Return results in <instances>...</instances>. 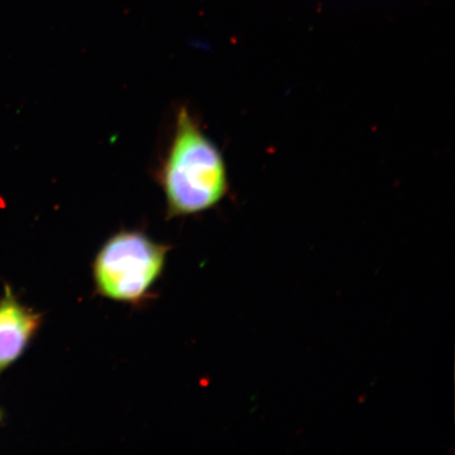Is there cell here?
Here are the masks:
<instances>
[{"label": "cell", "mask_w": 455, "mask_h": 455, "mask_svg": "<svg viewBox=\"0 0 455 455\" xmlns=\"http://www.w3.org/2000/svg\"><path fill=\"white\" fill-rule=\"evenodd\" d=\"M158 180L169 220L207 212L228 191L223 156L187 107L180 108L176 116L172 140Z\"/></svg>", "instance_id": "1"}, {"label": "cell", "mask_w": 455, "mask_h": 455, "mask_svg": "<svg viewBox=\"0 0 455 455\" xmlns=\"http://www.w3.org/2000/svg\"><path fill=\"white\" fill-rule=\"evenodd\" d=\"M170 247L139 230L112 235L95 256L93 277L98 292L122 303L139 304L156 283Z\"/></svg>", "instance_id": "2"}, {"label": "cell", "mask_w": 455, "mask_h": 455, "mask_svg": "<svg viewBox=\"0 0 455 455\" xmlns=\"http://www.w3.org/2000/svg\"><path fill=\"white\" fill-rule=\"evenodd\" d=\"M42 315L20 303L7 287L0 301V373L17 360L42 325Z\"/></svg>", "instance_id": "3"}]
</instances>
